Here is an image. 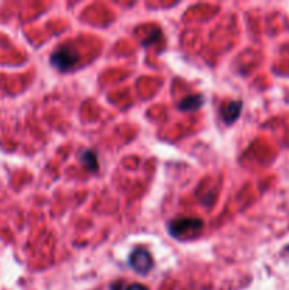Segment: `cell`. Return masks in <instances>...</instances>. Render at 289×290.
I'll return each instance as SVG.
<instances>
[{"label": "cell", "mask_w": 289, "mask_h": 290, "mask_svg": "<svg viewBox=\"0 0 289 290\" xmlns=\"http://www.w3.org/2000/svg\"><path fill=\"white\" fill-rule=\"evenodd\" d=\"M80 54L74 45H61L51 54V64L59 71H68L78 63Z\"/></svg>", "instance_id": "6da1fadb"}, {"label": "cell", "mask_w": 289, "mask_h": 290, "mask_svg": "<svg viewBox=\"0 0 289 290\" xmlns=\"http://www.w3.org/2000/svg\"><path fill=\"white\" fill-rule=\"evenodd\" d=\"M129 266L141 275L148 273L149 270L153 268L152 255L149 254L146 249H142V248L135 249L134 252L129 255Z\"/></svg>", "instance_id": "7a4b0ae2"}, {"label": "cell", "mask_w": 289, "mask_h": 290, "mask_svg": "<svg viewBox=\"0 0 289 290\" xmlns=\"http://www.w3.org/2000/svg\"><path fill=\"white\" fill-rule=\"evenodd\" d=\"M203 228V221L199 218H178L169 224V232L173 237H182L187 232Z\"/></svg>", "instance_id": "3957f363"}, {"label": "cell", "mask_w": 289, "mask_h": 290, "mask_svg": "<svg viewBox=\"0 0 289 290\" xmlns=\"http://www.w3.org/2000/svg\"><path fill=\"white\" fill-rule=\"evenodd\" d=\"M241 108H243V103L240 101H231L224 103L221 106V115L222 119L230 125L234 121H237L238 116L241 113Z\"/></svg>", "instance_id": "277c9868"}, {"label": "cell", "mask_w": 289, "mask_h": 290, "mask_svg": "<svg viewBox=\"0 0 289 290\" xmlns=\"http://www.w3.org/2000/svg\"><path fill=\"white\" fill-rule=\"evenodd\" d=\"M203 105V96L201 95H190L183 98L180 103H179V109L180 110H197Z\"/></svg>", "instance_id": "5b68a950"}, {"label": "cell", "mask_w": 289, "mask_h": 290, "mask_svg": "<svg viewBox=\"0 0 289 290\" xmlns=\"http://www.w3.org/2000/svg\"><path fill=\"white\" fill-rule=\"evenodd\" d=\"M82 163L91 171H95L98 167V161H96V156L94 152H85L82 156Z\"/></svg>", "instance_id": "8992f818"}, {"label": "cell", "mask_w": 289, "mask_h": 290, "mask_svg": "<svg viewBox=\"0 0 289 290\" xmlns=\"http://www.w3.org/2000/svg\"><path fill=\"white\" fill-rule=\"evenodd\" d=\"M125 290H149L146 286H143L141 283H134V284H131V286H128Z\"/></svg>", "instance_id": "52a82bcc"}]
</instances>
